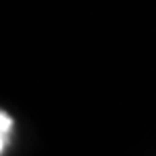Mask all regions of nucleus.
I'll return each instance as SVG.
<instances>
[{
	"label": "nucleus",
	"mask_w": 156,
	"mask_h": 156,
	"mask_svg": "<svg viewBox=\"0 0 156 156\" xmlns=\"http://www.w3.org/2000/svg\"><path fill=\"white\" fill-rule=\"evenodd\" d=\"M12 130H14L12 118L8 116L6 112H2V114H0V152H2V154L6 152V148H8V144H10Z\"/></svg>",
	"instance_id": "nucleus-1"
}]
</instances>
